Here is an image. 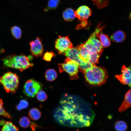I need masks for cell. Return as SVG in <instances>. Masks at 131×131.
I'll use <instances>...</instances> for the list:
<instances>
[{
    "label": "cell",
    "instance_id": "6da1fadb",
    "mask_svg": "<svg viewBox=\"0 0 131 131\" xmlns=\"http://www.w3.org/2000/svg\"><path fill=\"white\" fill-rule=\"evenodd\" d=\"M71 109V113H65L59 119L60 123L77 128L89 127L92 124L95 114L87 103L79 102Z\"/></svg>",
    "mask_w": 131,
    "mask_h": 131
},
{
    "label": "cell",
    "instance_id": "7a4b0ae2",
    "mask_svg": "<svg viewBox=\"0 0 131 131\" xmlns=\"http://www.w3.org/2000/svg\"><path fill=\"white\" fill-rule=\"evenodd\" d=\"M87 81L95 85H100L105 83L108 77L106 69L96 65H93L83 72Z\"/></svg>",
    "mask_w": 131,
    "mask_h": 131
},
{
    "label": "cell",
    "instance_id": "3957f363",
    "mask_svg": "<svg viewBox=\"0 0 131 131\" xmlns=\"http://www.w3.org/2000/svg\"><path fill=\"white\" fill-rule=\"evenodd\" d=\"M32 58L31 55L26 56L23 54L19 55L13 54L5 57L2 61L6 67L19 69L22 72L33 66V64L30 62Z\"/></svg>",
    "mask_w": 131,
    "mask_h": 131
},
{
    "label": "cell",
    "instance_id": "277c9868",
    "mask_svg": "<svg viewBox=\"0 0 131 131\" xmlns=\"http://www.w3.org/2000/svg\"><path fill=\"white\" fill-rule=\"evenodd\" d=\"M19 82V78L17 75L11 72H7L0 77V84L8 93H16L18 88Z\"/></svg>",
    "mask_w": 131,
    "mask_h": 131
},
{
    "label": "cell",
    "instance_id": "5b68a950",
    "mask_svg": "<svg viewBox=\"0 0 131 131\" xmlns=\"http://www.w3.org/2000/svg\"><path fill=\"white\" fill-rule=\"evenodd\" d=\"M101 23L98 24L93 33L84 44L90 54L95 53L101 54L103 51V48L100 41L96 38L97 33L104 27V26H101Z\"/></svg>",
    "mask_w": 131,
    "mask_h": 131
},
{
    "label": "cell",
    "instance_id": "8992f818",
    "mask_svg": "<svg viewBox=\"0 0 131 131\" xmlns=\"http://www.w3.org/2000/svg\"><path fill=\"white\" fill-rule=\"evenodd\" d=\"M58 66L60 72H66L69 74L71 80H76L78 78V66L74 61L67 57L64 62L58 64Z\"/></svg>",
    "mask_w": 131,
    "mask_h": 131
},
{
    "label": "cell",
    "instance_id": "52a82bcc",
    "mask_svg": "<svg viewBox=\"0 0 131 131\" xmlns=\"http://www.w3.org/2000/svg\"><path fill=\"white\" fill-rule=\"evenodd\" d=\"M92 13L91 9L85 5L80 6L75 11V17L80 20V23L77 26V29L86 28L89 25L87 20L91 16Z\"/></svg>",
    "mask_w": 131,
    "mask_h": 131
},
{
    "label": "cell",
    "instance_id": "ba28073f",
    "mask_svg": "<svg viewBox=\"0 0 131 131\" xmlns=\"http://www.w3.org/2000/svg\"><path fill=\"white\" fill-rule=\"evenodd\" d=\"M62 54L76 62L80 70H84L88 67L89 62H85L83 60L76 47L67 49Z\"/></svg>",
    "mask_w": 131,
    "mask_h": 131
},
{
    "label": "cell",
    "instance_id": "9c48e42d",
    "mask_svg": "<svg viewBox=\"0 0 131 131\" xmlns=\"http://www.w3.org/2000/svg\"><path fill=\"white\" fill-rule=\"evenodd\" d=\"M42 87L41 84L39 82L31 79L27 80L25 83L23 88L24 94L28 97H34Z\"/></svg>",
    "mask_w": 131,
    "mask_h": 131
},
{
    "label": "cell",
    "instance_id": "30bf717a",
    "mask_svg": "<svg viewBox=\"0 0 131 131\" xmlns=\"http://www.w3.org/2000/svg\"><path fill=\"white\" fill-rule=\"evenodd\" d=\"M55 47L60 54H62L65 51L73 47L68 36L62 37L60 35L55 41Z\"/></svg>",
    "mask_w": 131,
    "mask_h": 131
},
{
    "label": "cell",
    "instance_id": "8fae6325",
    "mask_svg": "<svg viewBox=\"0 0 131 131\" xmlns=\"http://www.w3.org/2000/svg\"><path fill=\"white\" fill-rule=\"evenodd\" d=\"M131 72L130 67L123 65L122 68V74L116 75L115 77L123 84L127 85L130 87L131 82Z\"/></svg>",
    "mask_w": 131,
    "mask_h": 131
},
{
    "label": "cell",
    "instance_id": "7c38bea8",
    "mask_svg": "<svg viewBox=\"0 0 131 131\" xmlns=\"http://www.w3.org/2000/svg\"><path fill=\"white\" fill-rule=\"evenodd\" d=\"M30 51L32 54L36 57L41 56L44 50L40 38L37 37L36 39L30 43Z\"/></svg>",
    "mask_w": 131,
    "mask_h": 131
},
{
    "label": "cell",
    "instance_id": "4fadbf2b",
    "mask_svg": "<svg viewBox=\"0 0 131 131\" xmlns=\"http://www.w3.org/2000/svg\"><path fill=\"white\" fill-rule=\"evenodd\" d=\"M131 89L129 90L126 93L124 101L119 109V112H123L131 106Z\"/></svg>",
    "mask_w": 131,
    "mask_h": 131
},
{
    "label": "cell",
    "instance_id": "5bb4252c",
    "mask_svg": "<svg viewBox=\"0 0 131 131\" xmlns=\"http://www.w3.org/2000/svg\"><path fill=\"white\" fill-rule=\"evenodd\" d=\"M0 124L2 126L1 131H19L18 128L10 121L1 120Z\"/></svg>",
    "mask_w": 131,
    "mask_h": 131
},
{
    "label": "cell",
    "instance_id": "9a60e30c",
    "mask_svg": "<svg viewBox=\"0 0 131 131\" xmlns=\"http://www.w3.org/2000/svg\"><path fill=\"white\" fill-rule=\"evenodd\" d=\"M83 60L85 62H89L90 53L85 46L84 44H81L76 47Z\"/></svg>",
    "mask_w": 131,
    "mask_h": 131
},
{
    "label": "cell",
    "instance_id": "2e32d148",
    "mask_svg": "<svg viewBox=\"0 0 131 131\" xmlns=\"http://www.w3.org/2000/svg\"><path fill=\"white\" fill-rule=\"evenodd\" d=\"M126 38L125 33L121 30L118 31L113 34L111 36L112 41L115 42H122L124 41Z\"/></svg>",
    "mask_w": 131,
    "mask_h": 131
},
{
    "label": "cell",
    "instance_id": "e0dca14e",
    "mask_svg": "<svg viewBox=\"0 0 131 131\" xmlns=\"http://www.w3.org/2000/svg\"><path fill=\"white\" fill-rule=\"evenodd\" d=\"M100 40V41L103 48H106L108 47L111 44V42L109 36L107 35L98 33L96 35Z\"/></svg>",
    "mask_w": 131,
    "mask_h": 131
},
{
    "label": "cell",
    "instance_id": "ac0fdd59",
    "mask_svg": "<svg viewBox=\"0 0 131 131\" xmlns=\"http://www.w3.org/2000/svg\"><path fill=\"white\" fill-rule=\"evenodd\" d=\"M75 11L72 8H66L63 12V16L64 20L67 21H71L74 20L75 16Z\"/></svg>",
    "mask_w": 131,
    "mask_h": 131
},
{
    "label": "cell",
    "instance_id": "d6986e66",
    "mask_svg": "<svg viewBox=\"0 0 131 131\" xmlns=\"http://www.w3.org/2000/svg\"><path fill=\"white\" fill-rule=\"evenodd\" d=\"M41 111L38 108H33L31 109L29 112L28 116L31 120L37 121L39 120L41 116Z\"/></svg>",
    "mask_w": 131,
    "mask_h": 131
},
{
    "label": "cell",
    "instance_id": "ffe728a7",
    "mask_svg": "<svg viewBox=\"0 0 131 131\" xmlns=\"http://www.w3.org/2000/svg\"><path fill=\"white\" fill-rule=\"evenodd\" d=\"M57 74L56 72L52 69H48L45 73L46 79L49 82H52L54 81L57 78Z\"/></svg>",
    "mask_w": 131,
    "mask_h": 131
},
{
    "label": "cell",
    "instance_id": "44dd1931",
    "mask_svg": "<svg viewBox=\"0 0 131 131\" xmlns=\"http://www.w3.org/2000/svg\"><path fill=\"white\" fill-rule=\"evenodd\" d=\"M33 123L28 118L25 116L21 117L19 121V125L24 128H27L29 126L31 127Z\"/></svg>",
    "mask_w": 131,
    "mask_h": 131
},
{
    "label": "cell",
    "instance_id": "7402d4cb",
    "mask_svg": "<svg viewBox=\"0 0 131 131\" xmlns=\"http://www.w3.org/2000/svg\"><path fill=\"white\" fill-rule=\"evenodd\" d=\"M93 5L98 9H101L107 7L109 4V0H92Z\"/></svg>",
    "mask_w": 131,
    "mask_h": 131
},
{
    "label": "cell",
    "instance_id": "603a6c76",
    "mask_svg": "<svg viewBox=\"0 0 131 131\" xmlns=\"http://www.w3.org/2000/svg\"><path fill=\"white\" fill-rule=\"evenodd\" d=\"M60 2L59 0H49L47 6L44 9V11L47 12L50 10L56 8Z\"/></svg>",
    "mask_w": 131,
    "mask_h": 131
},
{
    "label": "cell",
    "instance_id": "cb8c5ba5",
    "mask_svg": "<svg viewBox=\"0 0 131 131\" xmlns=\"http://www.w3.org/2000/svg\"><path fill=\"white\" fill-rule=\"evenodd\" d=\"M115 128L117 131H125L127 129V126L124 122L119 121L115 122Z\"/></svg>",
    "mask_w": 131,
    "mask_h": 131
},
{
    "label": "cell",
    "instance_id": "d4e9b609",
    "mask_svg": "<svg viewBox=\"0 0 131 131\" xmlns=\"http://www.w3.org/2000/svg\"><path fill=\"white\" fill-rule=\"evenodd\" d=\"M11 32L13 36L16 39H20L21 36L22 31L18 26H14L11 28Z\"/></svg>",
    "mask_w": 131,
    "mask_h": 131
},
{
    "label": "cell",
    "instance_id": "484cf974",
    "mask_svg": "<svg viewBox=\"0 0 131 131\" xmlns=\"http://www.w3.org/2000/svg\"><path fill=\"white\" fill-rule=\"evenodd\" d=\"M3 102L2 99H0V115L11 119L10 115L4 109L3 107Z\"/></svg>",
    "mask_w": 131,
    "mask_h": 131
},
{
    "label": "cell",
    "instance_id": "4316f807",
    "mask_svg": "<svg viewBox=\"0 0 131 131\" xmlns=\"http://www.w3.org/2000/svg\"><path fill=\"white\" fill-rule=\"evenodd\" d=\"M36 97L39 101L42 102L45 101L47 99L48 97L44 91L40 90L36 94Z\"/></svg>",
    "mask_w": 131,
    "mask_h": 131
},
{
    "label": "cell",
    "instance_id": "83f0119b",
    "mask_svg": "<svg viewBox=\"0 0 131 131\" xmlns=\"http://www.w3.org/2000/svg\"><path fill=\"white\" fill-rule=\"evenodd\" d=\"M28 106V102L26 100L22 99L20 101L19 103L16 106V107L17 110L21 111L23 109L26 108Z\"/></svg>",
    "mask_w": 131,
    "mask_h": 131
},
{
    "label": "cell",
    "instance_id": "f1b7e54d",
    "mask_svg": "<svg viewBox=\"0 0 131 131\" xmlns=\"http://www.w3.org/2000/svg\"><path fill=\"white\" fill-rule=\"evenodd\" d=\"M55 56V54L53 52H47L44 54L43 58L44 60L50 61L52 58Z\"/></svg>",
    "mask_w": 131,
    "mask_h": 131
}]
</instances>
